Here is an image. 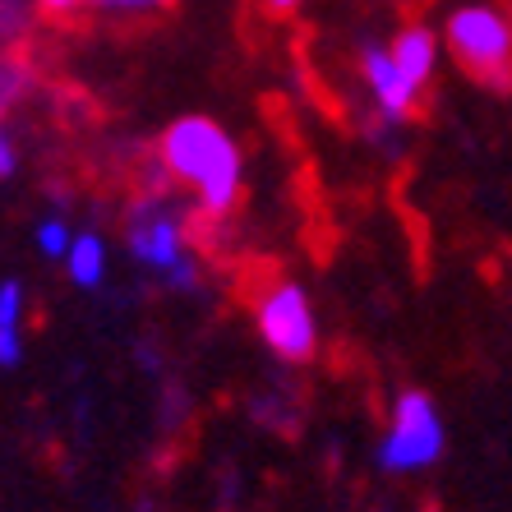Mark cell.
<instances>
[{"label": "cell", "mask_w": 512, "mask_h": 512, "mask_svg": "<svg viewBox=\"0 0 512 512\" xmlns=\"http://www.w3.org/2000/svg\"><path fill=\"white\" fill-rule=\"evenodd\" d=\"M157 157H162L167 176L194 185L199 208L208 217H227L240 203V148L217 120L180 116L176 125L162 134Z\"/></svg>", "instance_id": "1"}, {"label": "cell", "mask_w": 512, "mask_h": 512, "mask_svg": "<svg viewBox=\"0 0 512 512\" xmlns=\"http://www.w3.org/2000/svg\"><path fill=\"white\" fill-rule=\"evenodd\" d=\"M443 42L489 88H512V24L494 5H462L448 14Z\"/></svg>", "instance_id": "2"}, {"label": "cell", "mask_w": 512, "mask_h": 512, "mask_svg": "<svg viewBox=\"0 0 512 512\" xmlns=\"http://www.w3.org/2000/svg\"><path fill=\"white\" fill-rule=\"evenodd\" d=\"M448 448V434H443V416L434 397L420 393V388H406L393 402V420H388V434L379 443V466L393 471V476H416L443 457Z\"/></svg>", "instance_id": "3"}, {"label": "cell", "mask_w": 512, "mask_h": 512, "mask_svg": "<svg viewBox=\"0 0 512 512\" xmlns=\"http://www.w3.org/2000/svg\"><path fill=\"white\" fill-rule=\"evenodd\" d=\"M254 319H259V337L268 342V351L291 360V365H305L319 351V319H314V305L305 296V286L277 282L259 300Z\"/></svg>", "instance_id": "4"}, {"label": "cell", "mask_w": 512, "mask_h": 512, "mask_svg": "<svg viewBox=\"0 0 512 512\" xmlns=\"http://www.w3.org/2000/svg\"><path fill=\"white\" fill-rule=\"evenodd\" d=\"M125 240H130V254L143 263V268H153V273L167 277L176 263H185V227H180V217L171 213L167 203L148 194L143 203L130 208V227H125Z\"/></svg>", "instance_id": "5"}, {"label": "cell", "mask_w": 512, "mask_h": 512, "mask_svg": "<svg viewBox=\"0 0 512 512\" xmlns=\"http://www.w3.org/2000/svg\"><path fill=\"white\" fill-rule=\"evenodd\" d=\"M360 70H365V84H370L374 107H379L383 120L402 125V120L416 116L420 88L411 84L402 70H397L393 51H388V47H374V42H365V47H360Z\"/></svg>", "instance_id": "6"}, {"label": "cell", "mask_w": 512, "mask_h": 512, "mask_svg": "<svg viewBox=\"0 0 512 512\" xmlns=\"http://www.w3.org/2000/svg\"><path fill=\"white\" fill-rule=\"evenodd\" d=\"M393 60H397V70L411 79V84L425 93V84L434 79V65H439V37L429 33V28H420V24H411V28H402V33L393 37Z\"/></svg>", "instance_id": "7"}, {"label": "cell", "mask_w": 512, "mask_h": 512, "mask_svg": "<svg viewBox=\"0 0 512 512\" xmlns=\"http://www.w3.org/2000/svg\"><path fill=\"white\" fill-rule=\"evenodd\" d=\"M24 282L19 277H5L0 282V370H14L24 360Z\"/></svg>", "instance_id": "8"}, {"label": "cell", "mask_w": 512, "mask_h": 512, "mask_svg": "<svg viewBox=\"0 0 512 512\" xmlns=\"http://www.w3.org/2000/svg\"><path fill=\"white\" fill-rule=\"evenodd\" d=\"M65 273H70L74 286L97 291V286L107 282V240L97 236V231H74V245L65 254Z\"/></svg>", "instance_id": "9"}, {"label": "cell", "mask_w": 512, "mask_h": 512, "mask_svg": "<svg viewBox=\"0 0 512 512\" xmlns=\"http://www.w3.org/2000/svg\"><path fill=\"white\" fill-rule=\"evenodd\" d=\"M33 245H37V254H42V259H60V263H65V254H70V245H74L70 222H65L60 213H47L42 222H37V231H33Z\"/></svg>", "instance_id": "10"}, {"label": "cell", "mask_w": 512, "mask_h": 512, "mask_svg": "<svg viewBox=\"0 0 512 512\" xmlns=\"http://www.w3.org/2000/svg\"><path fill=\"white\" fill-rule=\"evenodd\" d=\"M33 5L37 0H0V47H10V42H19L28 33Z\"/></svg>", "instance_id": "11"}, {"label": "cell", "mask_w": 512, "mask_h": 512, "mask_svg": "<svg viewBox=\"0 0 512 512\" xmlns=\"http://www.w3.org/2000/svg\"><path fill=\"white\" fill-rule=\"evenodd\" d=\"M28 84H33V74H28L24 60L0 56V111L14 107V102H19V97L28 93Z\"/></svg>", "instance_id": "12"}, {"label": "cell", "mask_w": 512, "mask_h": 512, "mask_svg": "<svg viewBox=\"0 0 512 512\" xmlns=\"http://www.w3.org/2000/svg\"><path fill=\"white\" fill-rule=\"evenodd\" d=\"M84 5H116V10H148V5H171V0H37V10L47 14H70Z\"/></svg>", "instance_id": "13"}, {"label": "cell", "mask_w": 512, "mask_h": 512, "mask_svg": "<svg viewBox=\"0 0 512 512\" xmlns=\"http://www.w3.org/2000/svg\"><path fill=\"white\" fill-rule=\"evenodd\" d=\"M162 282H167L171 291H194V286H199V273H194V259L176 263V268H171V273L162 277Z\"/></svg>", "instance_id": "14"}, {"label": "cell", "mask_w": 512, "mask_h": 512, "mask_svg": "<svg viewBox=\"0 0 512 512\" xmlns=\"http://www.w3.org/2000/svg\"><path fill=\"white\" fill-rule=\"evenodd\" d=\"M14 171H19V148H14L10 130L0 125V180H10Z\"/></svg>", "instance_id": "15"}, {"label": "cell", "mask_w": 512, "mask_h": 512, "mask_svg": "<svg viewBox=\"0 0 512 512\" xmlns=\"http://www.w3.org/2000/svg\"><path fill=\"white\" fill-rule=\"evenodd\" d=\"M296 5H300V0H263V10H268V14H291Z\"/></svg>", "instance_id": "16"}]
</instances>
